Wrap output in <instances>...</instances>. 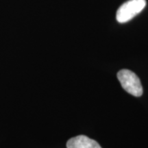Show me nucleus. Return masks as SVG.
<instances>
[{
	"instance_id": "7ed1b4c3",
	"label": "nucleus",
	"mask_w": 148,
	"mask_h": 148,
	"mask_svg": "<svg viewBox=\"0 0 148 148\" xmlns=\"http://www.w3.org/2000/svg\"><path fill=\"white\" fill-rule=\"evenodd\" d=\"M67 148H101L95 140L84 135H79L71 138L66 143Z\"/></svg>"
},
{
	"instance_id": "f257e3e1",
	"label": "nucleus",
	"mask_w": 148,
	"mask_h": 148,
	"mask_svg": "<svg viewBox=\"0 0 148 148\" xmlns=\"http://www.w3.org/2000/svg\"><path fill=\"white\" fill-rule=\"evenodd\" d=\"M145 6V0H129L123 3L116 11V21L120 23L128 22L141 12Z\"/></svg>"
},
{
	"instance_id": "f03ea898",
	"label": "nucleus",
	"mask_w": 148,
	"mask_h": 148,
	"mask_svg": "<svg viewBox=\"0 0 148 148\" xmlns=\"http://www.w3.org/2000/svg\"><path fill=\"white\" fill-rule=\"evenodd\" d=\"M117 78L125 90L135 97H140L143 94V86L140 79L134 72L127 69H122L117 73Z\"/></svg>"
}]
</instances>
